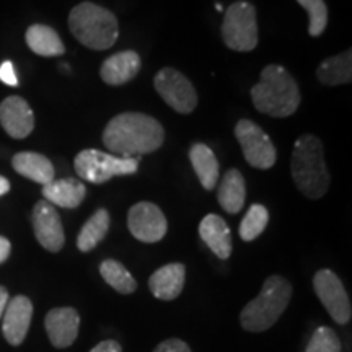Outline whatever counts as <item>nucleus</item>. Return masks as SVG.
I'll use <instances>...</instances> for the list:
<instances>
[{"mask_svg": "<svg viewBox=\"0 0 352 352\" xmlns=\"http://www.w3.org/2000/svg\"><path fill=\"white\" fill-rule=\"evenodd\" d=\"M12 165L16 173L33 179L43 186H46L54 179V166H52L50 158L41 155V153L20 152L12 158Z\"/></svg>", "mask_w": 352, "mask_h": 352, "instance_id": "nucleus-20", "label": "nucleus"}, {"mask_svg": "<svg viewBox=\"0 0 352 352\" xmlns=\"http://www.w3.org/2000/svg\"><path fill=\"white\" fill-rule=\"evenodd\" d=\"M292 298V285L280 276H270L264 280L256 298L246 303L240 314L241 328L250 333H261L270 329L280 318Z\"/></svg>", "mask_w": 352, "mask_h": 352, "instance_id": "nucleus-5", "label": "nucleus"}, {"mask_svg": "<svg viewBox=\"0 0 352 352\" xmlns=\"http://www.w3.org/2000/svg\"><path fill=\"white\" fill-rule=\"evenodd\" d=\"M26 44L34 54L44 57L63 56L65 52L63 39L51 26L32 25L26 30Z\"/></svg>", "mask_w": 352, "mask_h": 352, "instance_id": "nucleus-23", "label": "nucleus"}, {"mask_svg": "<svg viewBox=\"0 0 352 352\" xmlns=\"http://www.w3.org/2000/svg\"><path fill=\"white\" fill-rule=\"evenodd\" d=\"M32 223L36 240L44 250L51 253H57L63 250L65 243L64 227L59 214L51 202H36L32 214Z\"/></svg>", "mask_w": 352, "mask_h": 352, "instance_id": "nucleus-12", "label": "nucleus"}, {"mask_svg": "<svg viewBox=\"0 0 352 352\" xmlns=\"http://www.w3.org/2000/svg\"><path fill=\"white\" fill-rule=\"evenodd\" d=\"M109 212L107 209H98L96 212L87 220L85 226L82 227L80 233L77 236V246L83 253L91 252L95 246L103 241L109 230Z\"/></svg>", "mask_w": 352, "mask_h": 352, "instance_id": "nucleus-25", "label": "nucleus"}, {"mask_svg": "<svg viewBox=\"0 0 352 352\" xmlns=\"http://www.w3.org/2000/svg\"><path fill=\"white\" fill-rule=\"evenodd\" d=\"M7 303H8V290L3 287V285H0V318H2L3 311H6Z\"/></svg>", "mask_w": 352, "mask_h": 352, "instance_id": "nucleus-34", "label": "nucleus"}, {"mask_svg": "<svg viewBox=\"0 0 352 352\" xmlns=\"http://www.w3.org/2000/svg\"><path fill=\"white\" fill-rule=\"evenodd\" d=\"M235 138L250 165L259 170H270L276 164V147L261 126L250 120H241L235 126Z\"/></svg>", "mask_w": 352, "mask_h": 352, "instance_id": "nucleus-8", "label": "nucleus"}, {"mask_svg": "<svg viewBox=\"0 0 352 352\" xmlns=\"http://www.w3.org/2000/svg\"><path fill=\"white\" fill-rule=\"evenodd\" d=\"M314 289L316 297L338 324L349 323L352 316L351 300L340 277L333 271L321 270L314 277Z\"/></svg>", "mask_w": 352, "mask_h": 352, "instance_id": "nucleus-10", "label": "nucleus"}, {"mask_svg": "<svg viewBox=\"0 0 352 352\" xmlns=\"http://www.w3.org/2000/svg\"><path fill=\"white\" fill-rule=\"evenodd\" d=\"M310 16L308 33L310 36H320L328 25V7L324 0H297Z\"/></svg>", "mask_w": 352, "mask_h": 352, "instance_id": "nucleus-28", "label": "nucleus"}, {"mask_svg": "<svg viewBox=\"0 0 352 352\" xmlns=\"http://www.w3.org/2000/svg\"><path fill=\"white\" fill-rule=\"evenodd\" d=\"M252 98L259 113L272 118H289L300 104V91L283 65L271 64L263 69L261 78L252 88Z\"/></svg>", "mask_w": 352, "mask_h": 352, "instance_id": "nucleus-2", "label": "nucleus"}, {"mask_svg": "<svg viewBox=\"0 0 352 352\" xmlns=\"http://www.w3.org/2000/svg\"><path fill=\"white\" fill-rule=\"evenodd\" d=\"M316 77L329 87L349 83L352 80V51L347 50L323 60L316 69Z\"/></svg>", "mask_w": 352, "mask_h": 352, "instance_id": "nucleus-24", "label": "nucleus"}, {"mask_svg": "<svg viewBox=\"0 0 352 352\" xmlns=\"http://www.w3.org/2000/svg\"><path fill=\"white\" fill-rule=\"evenodd\" d=\"M44 328H46L51 344L57 349H65L77 340L80 315L72 307L52 308L47 311L46 320H44Z\"/></svg>", "mask_w": 352, "mask_h": 352, "instance_id": "nucleus-13", "label": "nucleus"}, {"mask_svg": "<svg viewBox=\"0 0 352 352\" xmlns=\"http://www.w3.org/2000/svg\"><path fill=\"white\" fill-rule=\"evenodd\" d=\"M10 252H12L10 241H8L6 236H0V264L7 261L8 256H10Z\"/></svg>", "mask_w": 352, "mask_h": 352, "instance_id": "nucleus-33", "label": "nucleus"}, {"mask_svg": "<svg viewBox=\"0 0 352 352\" xmlns=\"http://www.w3.org/2000/svg\"><path fill=\"white\" fill-rule=\"evenodd\" d=\"M2 333L8 344L20 346L28 334L33 318V303L28 297L16 296L8 300L3 311Z\"/></svg>", "mask_w": 352, "mask_h": 352, "instance_id": "nucleus-14", "label": "nucleus"}, {"mask_svg": "<svg viewBox=\"0 0 352 352\" xmlns=\"http://www.w3.org/2000/svg\"><path fill=\"white\" fill-rule=\"evenodd\" d=\"M140 70V57L135 51H121L108 57L100 69L101 80L118 87L131 82Z\"/></svg>", "mask_w": 352, "mask_h": 352, "instance_id": "nucleus-17", "label": "nucleus"}, {"mask_svg": "<svg viewBox=\"0 0 352 352\" xmlns=\"http://www.w3.org/2000/svg\"><path fill=\"white\" fill-rule=\"evenodd\" d=\"M222 38L226 46L233 51H253L258 46L256 8L243 0L232 3L223 16Z\"/></svg>", "mask_w": 352, "mask_h": 352, "instance_id": "nucleus-7", "label": "nucleus"}, {"mask_svg": "<svg viewBox=\"0 0 352 352\" xmlns=\"http://www.w3.org/2000/svg\"><path fill=\"white\" fill-rule=\"evenodd\" d=\"M77 175L94 184L107 183L114 176L132 175L139 168V158L114 157L111 153L88 148L82 151L74 160Z\"/></svg>", "mask_w": 352, "mask_h": 352, "instance_id": "nucleus-6", "label": "nucleus"}, {"mask_svg": "<svg viewBox=\"0 0 352 352\" xmlns=\"http://www.w3.org/2000/svg\"><path fill=\"white\" fill-rule=\"evenodd\" d=\"M164 126L142 113H121L108 122L103 144L108 151L124 158L155 152L164 144Z\"/></svg>", "mask_w": 352, "mask_h": 352, "instance_id": "nucleus-1", "label": "nucleus"}, {"mask_svg": "<svg viewBox=\"0 0 352 352\" xmlns=\"http://www.w3.org/2000/svg\"><path fill=\"white\" fill-rule=\"evenodd\" d=\"M127 227L134 239L144 243H157L166 233V219L152 202H138L127 214Z\"/></svg>", "mask_w": 352, "mask_h": 352, "instance_id": "nucleus-11", "label": "nucleus"}, {"mask_svg": "<svg viewBox=\"0 0 352 352\" xmlns=\"http://www.w3.org/2000/svg\"><path fill=\"white\" fill-rule=\"evenodd\" d=\"M305 352H342V346L331 328L320 327L310 338Z\"/></svg>", "mask_w": 352, "mask_h": 352, "instance_id": "nucleus-29", "label": "nucleus"}, {"mask_svg": "<svg viewBox=\"0 0 352 352\" xmlns=\"http://www.w3.org/2000/svg\"><path fill=\"white\" fill-rule=\"evenodd\" d=\"M186 267L182 263H171L157 270L148 279V289L158 300H175L183 292Z\"/></svg>", "mask_w": 352, "mask_h": 352, "instance_id": "nucleus-16", "label": "nucleus"}, {"mask_svg": "<svg viewBox=\"0 0 352 352\" xmlns=\"http://www.w3.org/2000/svg\"><path fill=\"white\" fill-rule=\"evenodd\" d=\"M158 95L176 113L188 114L197 107V94L192 83L175 69H162L153 78Z\"/></svg>", "mask_w": 352, "mask_h": 352, "instance_id": "nucleus-9", "label": "nucleus"}, {"mask_svg": "<svg viewBox=\"0 0 352 352\" xmlns=\"http://www.w3.org/2000/svg\"><path fill=\"white\" fill-rule=\"evenodd\" d=\"M90 352H122V347L118 341L107 340L101 341L100 344H96Z\"/></svg>", "mask_w": 352, "mask_h": 352, "instance_id": "nucleus-32", "label": "nucleus"}, {"mask_svg": "<svg viewBox=\"0 0 352 352\" xmlns=\"http://www.w3.org/2000/svg\"><path fill=\"white\" fill-rule=\"evenodd\" d=\"M153 352H192L191 347H189L183 340H178V338H171V340H166L160 342Z\"/></svg>", "mask_w": 352, "mask_h": 352, "instance_id": "nucleus-30", "label": "nucleus"}, {"mask_svg": "<svg viewBox=\"0 0 352 352\" xmlns=\"http://www.w3.org/2000/svg\"><path fill=\"white\" fill-rule=\"evenodd\" d=\"M100 274L104 279V283L111 285L120 294H124V296L138 289V283L131 272L116 259H104L100 266Z\"/></svg>", "mask_w": 352, "mask_h": 352, "instance_id": "nucleus-26", "label": "nucleus"}, {"mask_svg": "<svg viewBox=\"0 0 352 352\" xmlns=\"http://www.w3.org/2000/svg\"><path fill=\"white\" fill-rule=\"evenodd\" d=\"M0 124L13 139H25L34 129V114L21 96H8L0 104Z\"/></svg>", "mask_w": 352, "mask_h": 352, "instance_id": "nucleus-15", "label": "nucleus"}, {"mask_svg": "<svg viewBox=\"0 0 352 352\" xmlns=\"http://www.w3.org/2000/svg\"><path fill=\"white\" fill-rule=\"evenodd\" d=\"M246 186L245 178L236 168H230L223 175L217 191L220 208L228 214H239L245 204Z\"/></svg>", "mask_w": 352, "mask_h": 352, "instance_id": "nucleus-21", "label": "nucleus"}, {"mask_svg": "<svg viewBox=\"0 0 352 352\" xmlns=\"http://www.w3.org/2000/svg\"><path fill=\"white\" fill-rule=\"evenodd\" d=\"M270 222V212L261 204H253L240 223V236L245 241L256 240Z\"/></svg>", "mask_w": 352, "mask_h": 352, "instance_id": "nucleus-27", "label": "nucleus"}, {"mask_svg": "<svg viewBox=\"0 0 352 352\" xmlns=\"http://www.w3.org/2000/svg\"><path fill=\"white\" fill-rule=\"evenodd\" d=\"M292 178L308 199H320L327 195L331 176L324 164L323 144L315 135H302L294 145Z\"/></svg>", "mask_w": 352, "mask_h": 352, "instance_id": "nucleus-3", "label": "nucleus"}, {"mask_svg": "<svg viewBox=\"0 0 352 352\" xmlns=\"http://www.w3.org/2000/svg\"><path fill=\"white\" fill-rule=\"evenodd\" d=\"M69 28L78 43L95 51L109 50L120 36V23L114 13L91 2H82L72 8Z\"/></svg>", "mask_w": 352, "mask_h": 352, "instance_id": "nucleus-4", "label": "nucleus"}, {"mask_svg": "<svg viewBox=\"0 0 352 352\" xmlns=\"http://www.w3.org/2000/svg\"><path fill=\"white\" fill-rule=\"evenodd\" d=\"M199 235L210 252L220 259H228L232 254V233L227 222L217 214H209L201 220Z\"/></svg>", "mask_w": 352, "mask_h": 352, "instance_id": "nucleus-18", "label": "nucleus"}, {"mask_svg": "<svg viewBox=\"0 0 352 352\" xmlns=\"http://www.w3.org/2000/svg\"><path fill=\"white\" fill-rule=\"evenodd\" d=\"M189 160L202 188L212 191L219 182V162L206 144H195L189 151Z\"/></svg>", "mask_w": 352, "mask_h": 352, "instance_id": "nucleus-22", "label": "nucleus"}, {"mask_svg": "<svg viewBox=\"0 0 352 352\" xmlns=\"http://www.w3.org/2000/svg\"><path fill=\"white\" fill-rule=\"evenodd\" d=\"M44 201L51 202L52 206H59L64 209H76L85 199L87 189L80 179L63 178L52 179L50 184L43 186Z\"/></svg>", "mask_w": 352, "mask_h": 352, "instance_id": "nucleus-19", "label": "nucleus"}, {"mask_svg": "<svg viewBox=\"0 0 352 352\" xmlns=\"http://www.w3.org/2000/svg\"><path fill=\"white\" fill-rule=\"evenodd\" d=\"M8 191H10V183H8L7 178L0 176V196L7 195Z\"/></svg>", "mask_w": 352, "mask_h": 352, "instance_id": "nucleus-35", "label": "nucleus"}, {"mask_svg": "<svg viewBox=\"0 0 352 352\" xmlns=\"http://www.w3.org/2000/svg\"><path fill=\"white\" fill-rule=\"evenodd\" d=\"M0 82H3L6 85L16 87L19 85V77H16L15 67L10 60H3L2 65H0Z\"/></svg>", "mask_w": 352, "mask_h": 352, "instance_id": "nucleus-31", "label": "nucleus"}]
</instances>
